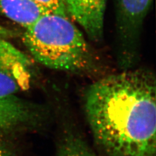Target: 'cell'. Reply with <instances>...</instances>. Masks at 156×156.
<instances>
[{
    "label": "cell",
    "instance_id": "7",
    "mask_svg": "<svg viewBox=\"0 0 156 156\" xmlns=\"http://www.w3.org/2000/svg\"><path fill=\"white\" fill-rule=\"evenodd\" d=\"M49 11L34 0H0V14L27 28Z\"/></svg>",
    "mask_w": 156,
    "mask_h": 156
},
{
    "label": "cell",
    "instance_id": "3",
    "mask_svg": "<svg viewBox=\"0 0 156 156\" xmlns=\"http://www.w3.org/2000/svg\"><path fill=\"white\" fill-rule=\"evenodd\" d=\"M153 0H116V56L120 70L134 68L139 61L142 26Z\"/></svg>",
    "mask_w": 156,
    "mask_h": 156
},
{
    "label": "cell",
    "instance_id": "2",
    "mask_svg": "<svg viewBox=\"0 0 156 156\" xmlns=\"http://www.w3.org/2000/svg\"><path fill=\"white\" fill-rule=\"evenodd\" d=\"M23 41L34 58L50 69L82 73L95 67L91 47L68 16L45 14L26 28Z\"/></svg>",
    "mask_w": 156,
    "mask_h": 156
},
{
    "label": "cell",
    "instance_id": "5",
    "mask_svg": "<svg viewBox=\"0 0 156 156\" xmlns=\"http://www.w3.org/2000/svg\"><path fill=\"white\" fill-rule=\"evenodd\" d=\"M45 117L44 112L23 102L13 95L0 98V128L9 129L25 124H37Z\"/></svg>",
    "mask_w": 156,
    "mask_h": 156
},
{
    "label": "cell",
    "instance_id": "1",
    "mask_svg": "<svg viewBox=\"0 0 156 156\" xmlns=\"http://www.w3.org/2000/svg\"><path fill=\"white\" fill-rule=\"evenodd\" d=\"M96 144L108 156H156V83L151 71L133 68L101 78L84 95Z\"/></svg>",
    "mask_w": 156,
    "mask_h": 156
},
{
    "label": "cell",
    "instance_id": "6",
    "mask_svg": "<svg viewBox=\"0 0 156 156\" xmlns=\"http://www.w3.org/2000/svg\"><path fill=\"white\" fill-rule=\"evenodd\" d=\"M30 66L27 56L5 39H0V71L13 78L21 89L27 87Z\"/></svg>",
    "mask_w": 156,
    "mask_h": 156
},
{
    "label": "cell",
    "instance_id": "10",
    "mask_svg": "<svg viewBox=\"0 0 156 156\" xmlns=\"http://www.w3.org/2000/svg\"><path fill=\"white\" fill-rule=\"evenodd\" d=\"M51 13L68 16L63 0H34Z\"/></svg>",
    "mask_w": 156,
    "mask_h": 156
},
{
    "label": "cell",
    "instance_id": "9",
    "mask_svg": "<svg viewBox=\"0 0 156 156\" xmlns=\"http://www.w3.org/2000/svg\"><path fill=\"white\" fill-rule=\"evenodd\" d=\"M20 89L19 84L13 78L0 71V98L11 97Z\"/></svg>",
    "mask_w": 156,
    "mask_h": 156
},
{
    "label": "cell",
    "instance_id": "11",
    "mask_svg": "<svg viewBox=\"0 0 156 156\" xmlns=\"http://www.w3.org/2000/svg\"><path fill=\"white\" fill-rule=\"evenodd\" d=\"M0 156H15L14 153L5 140L0 136Z\"/></svg>",
    "mask_w": 156,
    "mask_h": 156
},
{
    "label": "cell",
    "instance_id": "4",
    "mask_svg": "<svg viewBox=\"0 0 156 156\" xmlns=\"http://www.w3.org/2000/svg\"><path fill=\"white\" fill-rule=\"evenodd\" d=\"M68 16L83 28L90 39L103 38L106 0H63Z\"/></svg>",
    "mask_w": 156,
    "mask_h": 156
},
{
    "label": "cell",
    "instance_id": "12",
    "mask_svg": "<svg viewBox=\"0 0 156 156\" xmlns=\"http://www.w3.org/2000/svg\"><path fill=\"white\" fill-rule=\"evenodd\" d=\"M13 35V33L9 30L0 25V39H5Z\"/></svg>",
    "mask_w": 156,
    "mask_h": 156
},
{
    "label": "cell",
    "instance_id": "8",
    "mask_svg": "<svg viewBox=\"0 0 156 156\" xmlns=\"http://www.w3.org/2000/svg\"><path fill=\"white\" fill-rule=\"evenodd\" d=\"M56 156H97L78 132L67 128L58 140Z\"/></svg>",
    "mask_w": 156,
    "mask_h": 156
}]
</instances>
